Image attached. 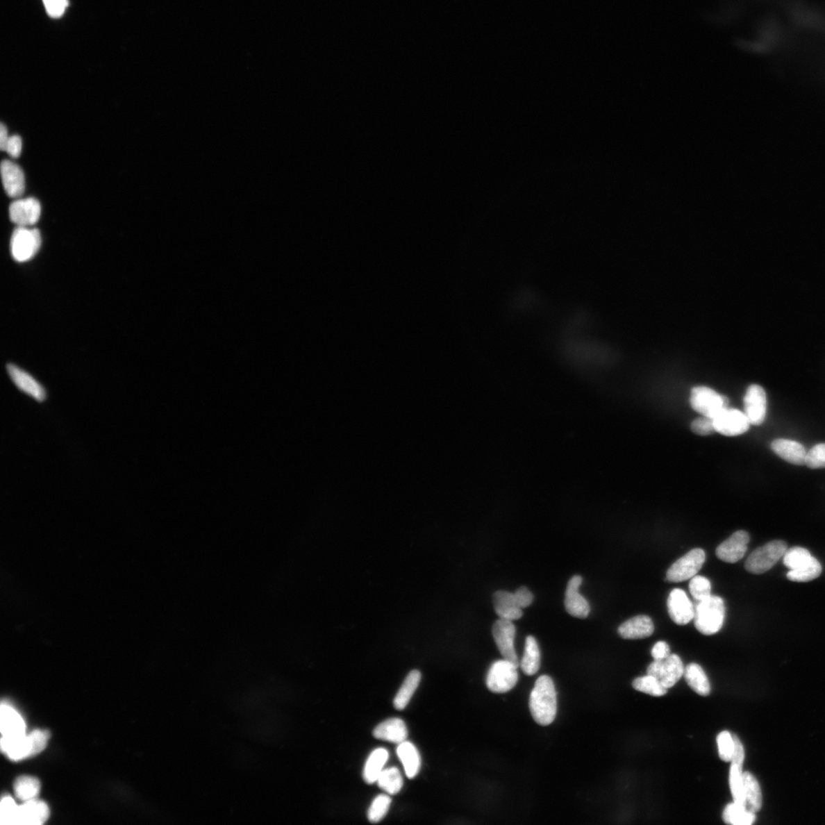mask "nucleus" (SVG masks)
<instances>
[{
  "instance_id": "79ce46f5",
  "label": "nucleus",
  "mask_w": 825,
  "mask_h": 825,
  "mask_svg": "<svg viewBox=\"0 0 825 825\" xmlns=\"http://www.w3.org/2000/svg\"><path fill=\"white\" fill-rule=\"evenodd\" d=\"M28 737L31 747V756H33L44 750L50 738V733L47 731L35 730L31 732Z\"/></svg>"
},
{
  "instance_id": "37998d69",
  "label": "nucleus",
  "mask_w": 825,
  "mask_h": 825,
  "mask_svg": "<svg viewBox=\"0 0 825 825\" xmlns=\"http://www.w3.org/2000/svg\"><path fill=\"white\" fill-rule=\"evenodd\" d=\"M806 465L813 469L825 468V443H820L807 452Z\"/></svg>"
},
{
  "instance_id": "aec40b11",
  "label": "nucleus",
  "mask_w": 825,
  "mask_h": 825,
  "mask_svg": "<svg viewBox=\"0 0 825 825\" xmlns=\"http://www.w3.org/2000/svg\"><path fill=\"white\" fill-rule=\"evenodd\" d=\"M374 738L394 744H401L406 741L408 731L405 722L400 718H390L377 726L373 731Z\"/></svg>"
},
{
  "instance_id": "b1692460",
  "label": "nucleus",
  "mask_w": 825,
  "mask_h": 825,
  "mask_svg": "<svg viewBox=\"0 0 825 825\" xmlns=\"http://www.w3.org/2000/svg\"><path fill=\"white\" fill-rule=\"evenodd\" d=\"M2 751L13 761H19L31 756V747L26 735L3 737L1 742Z\"/></svg>"
},
{
  "instance_id": "4be33fe9",
  "label": "nucleus",
  "mask_w": 825,
  "mask_h": 825,
  "mask_svg": "<svg viewBox=\"0 0 825 825\" xmlns=\"http://www.w3.org/2000/svg\"><path fill=\"white\" fill-rule=\"evenodd\" d=\"M774 452L786 462L793 465H806L807 452L801 443L785 439H778L772 442Z\"/></svg>"
},
{
  "instance_id": "2f4dec72",
  "label": "nucleus",
  "mask_w": 825,
  "mask_h": 825,
  "mask_svg": "<svg viewBox=\"0 0 825 825\" xmlns=\"http://www.w3.org/2000/svg\"><path fill=\"white\" fill-rule=\"evenodd\" d=\"M822 572V567L820 562L815 557H812L807 563L802 567L793 570H790L787 573V578L792 582L797 583H807L810 581L819 578Z\"/></svg>"
},
{
  "instance_id": "20e7f679",
  "label": "nucleus",
  "mask_w": 825,
  "mask_h": 825,
  "mask_svg": "<svg viewBox=\"0 0 825 825\" xmlns=\"http://www.w3.org/2000/svg\"><path fill=\"white\" fill-rule=\"evenodd\" d=\"M42 246V236L37 228L17 226L12 233L10 251L15 261L26 262L32 259Z\"/></svg>"
},
{
  "instance_id": "dca6fc26",
  "label": "nucleus",
  "mask_w": 825,
  "mask_h": 825,
  "mask_svg": "<svg viewBox=\"0 0 825 825\" xmlns=\"http://www.w3.org/2000/svg\"><path fill=\"white\" fill-rule=\"evenodd\" d=\"M582 583L583 578L579 576H573L569 580L565 591L564 603L565 610L570 615L584 619L590 613V606L578 592Z\"/></svg>"
},
{
  "instance_id": "1a4fd4ad",
  "label": "nucleus",
  "mask_w": 825,
  "mask_h": 825,
  "mask_svg": "<svg viewBox=\"0 0 825 825\" xmlns=\"http://www.w3.org/2000/svg\"><path fill=\"white\" fill-rule=\"evenodd\" d=\"M516 628L513 622L499 619L492 626V634L497 647L503 659L519 666L515 648Z\"/></svg>"
},
{
  "instance_id": "ea45409f",
  "label": "nucleus",
  "mask_w": 825,
  "mask_h": 825,
  "mask_svg": "<svg viewBox=\"0 0 825 825\" xmlns=\"http://www.w3.org/2000/svg\"><path fill=\"white\" fill-rule=\"evenodd\" d=\"M689 586L690 592L695 601L705 600L710 595L712 585H710V581L704 576H694L691 578Z\"/></svg>"
},
{
  "instance_id": "6e6552de",
  "label": "nucleus",
  "mask_w": 825,
  "mask_h": 825,
  "mask_svg": "<svg viewBox=\"0 0 825 825\" xmlns=\"http://www.w3.org/2000/svg\"><path fill=\"white\" fill-rule=\"evenodd\" d=\"M683 661L676 654H670L666 659L655 660L649 664L647 675L658 679L661 684L669 689L674 686L684 675Z\"/></svg>"
},
{
  "instance_id": "3c124183",
  "label": "nucleus",
  "mask_w": 825,
  "mask_h": 825,
  "mask_svg": "<svg viewBox=\"0 0 825 825\" xmlns=\"http://www.w3.org/2000/svg\"><path fill=\"white\" fill-rule=\"evenodd\" d=\"M9 138L10 136L9 134H8V129L2 122L1 125H0V149H1L2 151H4L6 144L8 140H9Z\"/></svg>"
},
{
  "instance_id": "c03bdc74",
  "label": "nucleus",
  "mask_w": 825,
  "mask_h": 825,
  "mask_svg": "<svg viewBox=\"0 0 825 825\" xmlns=\"http://www.w3.org/2000/svg\"><path fill=\"white\" fill-rule=\"evenodd\" d=\"M692 431L698 435H708L715 431L714 419L703 416L695 419L691 425Z\"/></svg>"
},
{
  "instance_id": "393cba45",
  "label": "nucleus",
  "mask_w": 825,
  "mask_h": 825,
  "mask_svg": "<svg viewBox=\"0 0 825 825\" xmlns=\"http://www.w3.org/2000/svg\"><path fill=\"white\" fill-rule=\"evenodd\" d=\"M397 754L403 764L407 776L409 778L417 776L422 768V758L417 747L409 741H404L397 747Z\"/></svg>"
},
{
  "instance_id": "0eeeda50",
  "label": "nucleus",
  "mask_w": 825,
  "mask_h": 825,
  "mask_svg": "<svg viewBox=\"0 0 825 825\" xmlns=\"http://www.w3.org/2000/svg\"><path fill=\"white\" fill-rule=\"evenodd\" d=\"M704 550L697 548L680 558L671 565L667 572V580L669 583H682L697 575L706 562Z\"/></svg>"
},
{
  "instance_id": "a18cd8bd",
  "label": "nucleus",
  "mask_w": 825,
  "mask_h": 825,
  "mask_svg": "<svg viewBox=\"0 0 825 825\" xmlns=\"http://www.w3.org/2000/svg\"><path fill=\"white\" fill-rule=\"evenodd\" d=\"M46 11L52 18L62 17L68 6V0H43Z\"/></svg>"
},
{
  "instance_id": "f8f14e48",
  "label": "nucleus",
  "mask_w": 825,
  "mask_h": 825,
  "mask_svg": "<svg viewBox=\"0 0 825 825\" xmlns=\"http://www.w3.org/2000/svg\"><path fill=\"white\" fill-rule=\"evenodd\" d=\"M744 414L751 424L759 426L765 419L767 414V394L758 385L749 386L744 399Z\"/></svg>"
},
{
  "instance_id": "8fccbe9b",
  "label": "nucleus",
  "mask_w": 825,
  "mask_h": 825,
  "mask_svg": "<svg viewBox=\"0 0 825 825\" xmlns=\"http://www.w3.org/2000/svg\"><path fill=\"white\" fill-rule=\"evenodd\" d=\"M651 654L655 660L666 659L671 654L669 646L666 642H657L652 649Z\"/></svg>"
},
{
  "instance_id": "4468645a",
  "label": "nucleus",
  "mask_w": 825,
  "mask_h": 825,
  "mask_svg": "<svg viewBox=\"0 0 825 825\" xmlns=\"http://www.w3.org/2000/svg\"><path fill=\"white\" fill-rule=\"evenodd\" d=\"M667 608L672 621L678 625H686L693 620L694 606L685 592L680 588L670 592Z\"/></svg>"
},
{
  "instance_id": "5701e85b",
  "label": "nucleus",
  "mask_w": 825,
  "mask_h": 825,
  "mask_svg": "<svg viewBox=\"0 0 825 825\" xmlns=\"http://www.w3.org/2000/svg\"><path fill=\"white\" fill-rule=\"evenodd\" d=\"M26 725L21 715L12 707L3 703L0 709V731L2 736L26 735Z\"/></svg>"
},
{
  "instance_id": "2eb2a0df",
  "label": "nucleus",
  "mask_w": 825,
  "mask_h": 825,
  "mask_svg": "<svg viewBox=\"0 0 825 825\" xmlns=\"http://www.w3.org/2000/svg\"><path fill=\"white\" fill-rule=\"evenodd\" d=\"M6 369L13 383L21 392L32 397L38 402H43L46 399V390L30 374L12 363L8 364Z\"/></svg>"
},
{
  "instance_id": "39448f33",
  "label": "nucleus",
  "mask_w": 825,
  "mask_h": 825,
  "mask_svg": "<svg viewBox=\"0 0 825 825\" xmlns=\"http://www.w3.org/2000/svg\"><path fill=\"white\" fill-rule=\"evenodd\" d=\"M516 665L506 659L494 662L489 669L486 685L494 693H506L514 689L518 682Z\"/></svg>"
},
{
  "instance_id": "473e14b6",
  "label": "nucleus",
  "mask_w": 825,
  "mask_h": 825,
  "mask_svg": "<svg viewBox=\"0 0 825 825\" xmlns=\"http://www.w3.org/2000/svg\"><path fill=\"white\" fill-rule=\"evenodd\" d=\"M40 790L41 784L40 781L33 776H20L15 781L14 784L15 796L23 801L36 799L40 792Z\"/></svg>"
},
{
  "instance_id": "c9c22d12",
  "label": "nucleus",
  "mask_w": 825,
  "mask_h": 825,
  "mask_svg": "<svg viewBox=\"0 0 825 825\" xmlns=\"http://www.w3.org/2000/svg\"><path fill=\"white\" fill-rule=\"evenodd\" d=\"M729 783L733 801L746 807L742 768L733 763L730 769Z\"/></svg>"
},
{
  "instance_id": "a19ab883",
  "label": "nucleus",
  "mask_w": 825,
  "mask_h": 825,
  "mask_svg": "<svg viewBox=\"0 0 825 825\" xmlns=\"http://www.w3.org/2000/svg\"><path fill=\"white\" fill-rule=\"evenodd\" d=\"M717 743L721 760L724 762L731 761L735 746L731 733L726 731L721 732L717 737Z\"/></svg>"
},
{
  "instance_id": "c85d7f7f",
  "label": "nucleus",
  "mask_w": 825,
  "mask_h": 825,
  "mask_svg": "<svg viewBox=\"0 0 825 825\" xmlns=\"http://www.w3.org/2000/svg\"><path fill=\"white\" fill-rule=\"evenodd\" d=\"M519 667L527 676L536 674L540 667V652L536 639L528 636L526 639L524 653Z\"/></svg>"
},
{
  "instance_id": "7ed1b4c3",
  "label": "nucleus",
  "mask_w": 825,
  "mask_h": 825,
  "mask_svg": "<svg viewBox=\"0 0 825 825\" xmlns=\"http://www.w3.org/2000/svg\"><path fill=\"white\" fill-rule=\"evenodd\" d=\"M788 546L783 540H774L756 549L749 556L745 562V569L753 574L765 573L782 559Z\"/></svg>"
},
{
  "instance_id": "72a5a7b5",
  "label": "nucleus",
  "mask_w": 825,
  "mask_h": 825,
  "mask_svg": "<svg viewBox=\"0 0 825 825\" xmlns=\"http://www.w3.org/2000/svg\"><path fill=\"white\" fill-rule=\"evenodd\" d=\"M377 783L380 788L389 794L399 793L403 785L402 775L397 767H390L382 770Z\"/></svg>"
},
{
  "instance_id": "9d476101",
  "label": "nucleus",
  "mask_w": 825,
  "mask_h": 825,
  "mask_svg": "<svg viewBox=\"0 0 825 825\" xmlns=\"http://www.w3.org/2000/svg\"><path fill=\"white\" fill-rule=\"evenodd\" d=\"M714 424L716 432L728 437H735L746 433L751 423L744 412L727 408L714 418Z\"/></svg>"
},
{
  "instance_id": "58836bf2",
  "label": "nucleus",
  "mask_w": 825,
  "mask_h": 825,
  "mask_svg": "<svg viewBox=\"0 0 825 825\" xmlns=\"http://www.w3.org/2000/svg\"><path fill=\"white\" fill-rule=\"evenodd\" d=\"M19 806L10 797H5L0 804V821L2 824L17 825Z\"/></svg>"
},
{
  "instance_id": "ddd939ff",
  "label": "nucleus",
  "mask_w": 825,
  "mask_h": 825,
  "mask_svg": "<svg viewBox=\"0 0 825 825\" xmlns=\"http://www.w3.org/2000/svg\"><path fill=\"white\" fill-rule=\"evenodd\" d=\"M749 542L750 535L747 531H738L717 547V557L725 562L736 563L743 559Z\"/></svg>"
},
{
  "instance_id": "6ab92c4d",
  "label": "nucleus",
  "mask_w": 825,
  "mask_h": 825,
  "mask_svg": "<svg viewBox=\"0 0 825 825\" xmlns=\"http://www.w3.org/2000/svg\"><path fill=\"white\" fill-rule=\"evenodd\" d=\"M654 631L652 619L647 615L633 617L624 622L618 628L620 636L625 640H638L651 637Z\"/></svg>"
},
{
  "instance_id": "a211bd4d",
  "label": "nucleus",
  "mask_w": 825,
  "mask_h": 825,
  "mask_svg": "<svg viewBox=\"0 0 825 825\" xmlns=\"http://www.w3.org/2000/svg\"><path fill=\"white\" fill-rule=\"evenodd\" d=\"M50 810L45 802L34 799L19 806L17 825H41L49 819Z\"/></svg>"
},
{
  "instance_id": "e433bc0d",
  "label": "nucleus",
  "mask_w": 825,
  "mask_h": 825,
  "mask_svg": "<svg viewBox=\"0 0 825 825\" xmlns=\"http://www.w3.org/2000/svg\"><path fill=\"white\" fill-rule=\"evenodd\" d=\"M812 556L807 549L796 547L786 550L783 564L790 570L797 569L807 563Z\"/></svg>"
},
{
  "instance_id": "f3484780",
  "label": "nucleus",
  "mask_w": 825,
  "mask_h": 825,
  "mask_svg": "<svg viewBox=\"0 0 825 825\" xmlns=\"http://www.w3.org/2000/svg\"><path fill=\"white\" fill-rule=\"evenodd\" d=\"M2 181L6 193L10 197L19 198L25 192V174L17 164L3 160L1 163Z\"/></svg>"
},
{
  "instance_id": "423d86ee",
  "label": "nucleus",
  "mask_w": 825,
  "mask_h": 825,
  "mask_svg": "<svg viewBox=\"0 0 825 825\" xmlns=\"http://www.w3.org/2000/svg\"><path fill=\"white\" fill-rule=\"evenodd\" d=\"M692 408L702 416L715 418L728 408V400L707 387H695L692 390Z\"/></svg>"
},
{
  "instance_id": "4c0bfd02",
  "label": "nucleus",
  "mask_w": 825,
  "mask_h": 825,
  "mask_svg": "<svg viewBox=\"0 0 825 825\" xmlns=\"http://www.w3.org/2000/svg\"><path fill=\"white\" fill-rule=\"evenodd\" d=\"M392 799L388 794H379L372 801L369 809L368 819L372 823H378L384 819L387 815Z\"/></svg>"
},
{
  "instance_id": "cd10ccee",
  "label": "nucleus",
  "mask_w": 825,
  "mask_h": 825,
  "mask_svg": "<svg viewBox=\"0 0 825 825\" xmlns=\"http://www.w3.org/2000/svg\"><path fill=\"white\" fill-rule=\"evenodd\" d=\"M420 680L422 674L419 671L412 670L410 672L394 699V706L397 710H401L407 707L419 685Z\"/></svg>"
},
{
  "instance_id": "c756f323",
  "label": "nucleus",
  "mask_w": 825,
  "mask_h": 825,
  "mask_svg": "<svg viewBox=\"0 0 825 825\" xmlns=\"http://www.w3.org/2000/svg\"><path fill=\"white\" fill-rule=\"evenodd\" d=\"M746 808L752 812L760 811L762 807V792L760 786L755 776L750 772L743 773Z\"/></svg>"
},
{
  "instance_id": "a878e982",
  "label": "nucleus",
  "mask_w": 825,
  "mask_h": 825,
  "mask_svg": "<svg viewBox=\"0 0 825 825\" xmlns=\"http://www.w3.org/2000/svg\"><path fill=\"white\" fill-rule=\"evenodd\" d=\"M685 681L691 689L701 695L708 697L710 692V685L706 672L697 663L688 665L684 671Z\"/></svg>"
},
{
  "instance_id": "7c9ffc66",
  "label": "nucleus",
  "mask_w": 825,
  "mask_h": 825,
  "mask_svg": "<svg viewBox=\"0 0 825 825\" xmlns=\"http://www.w3.org/2000/svg\"><path fill=\"white\" fill-rule=\"evenodd\" d=\"M722 819L725 824L733 825H750L756 820L755 813L749 811L746 807L736 803L728 804L725 807Z\"/></svg>"
},
{
  "instance_id": "f03ea898",
  "label": "nucleus",
  "mask_w": 825,
  "mask_h": 825,
  "mask_svg": "<svg viewBox=\"0 0 825 825\" xmlns=\"http://www.w3.org/2000/svg\"><path fill=\"white\" fill-rule=\"evenodd\" d=\"M725 611L724 601L719 596L710 594L697 601L693 618L695 628L704 635H713L722 628Z\"/></svg>"
},
{
  "instance_id": "49530a36",
  "label": "nucleus",
  "mask_w": 825,
  "mask_h": 825,
  "mask_svg": "<svg viewBox=\"0 0 825 825\" xmlns=\"http://www.w3.org/2000/svg\"><path fill=\"white\" fill-rule=\"evenodd\" d=\"M22 148V141L18 135L10 136L3 151H6L12 158H17L20 156Z\"/></svg>"
},
{
  "instance_id": "de8ad7c7",
  "label": "nucleus",
  "mask_w": 825,
  "mask_h": 825,
  "mask_svg": "<svg viewBox=\"0 0 825 825\" xmlns=\"http://www.w3.org/2000/svg\"><path fill=\"white\" fill-rule=\"evenodd\" d=\"M732 736L735 746H733V753L731 762L733 764H735V765L738 767L742 768L745 759L744 748L737 735H732Z\"/></svg>"
},
{
  "instance_id": "f257e3e1",
  "label": "nucleus",
  "mask_w": 825,
  "mask_h": 825,
  "mask_svg": "<svg viewBox=\"0 0 825 825\" xmlns=\"http://www.w3.org/2000/svg\"><path fill=\"white\" fill-rule=\"evenodd\" d=\"M553 679L541 676L531 693L529 706L535 722L541 726L551 724L557 714V697Z\"/></svg>"
},
{
  "instance_id": "f704fd0d",
  "label": "nucleus",
  "mask_w": 825,
  "mask_h": 825,
  "mask_svg": "<svg viewBox=\"0 0 825 825\" xmlns=\"http://www.w3.org/2000/svg\"><path fill=\"white\" fill-rule=\"evenodd\" d=\"M632 686L637 691L651 694L652 697H663V695L667 693L668 690L666 687H664L661 684L658 679L649 675L634 679Z\"/></svg>"
},
{
  "instance_id": "bb28decb",
  "label": "nucleus",
  "mask_w": 825,
  "mask_h": 825,
  "mask_svg": "<svg viewBox=\"0 0 825 825\" xmlns=\"http://www.w3.org/2000/svg\"><path fill=\"white\" fill-rule=\"evenodd\" d=\"M388 758V752L385 748H378L372 752L365 762L363 771V778L366 783L373 784L377 782Z\"/></svg>"
},
{
  "instance_id": "09e8293b",
  "label": "nucleus",
  "mask_w": 825,
  "mask_h": 825,
  "mask_svg": "<svg viewBox=\"0 0 825 825\" xmlns=\"http://www.w3.org/2000/svg\"><path fill=\"white\" fill-rule=\"evenodd\" d=\"M519 607L522 609L529 607L533 601V596L526 587H522L514 593Z\"/></svg>"
},
{
  "instance_id": "9b49d317",
  "label": "nucleus",
  "mask_w": 825,
  "mask_h": 825,
  "mask_svg": "<svg viewBox=\"0 0 825 825\" xmlns=\"http://www.w3.org/2000/svg\"><path fill=\"white\" fill-rule=\"evenodd\" d=\"M10 218L13 224L17 226H32L40 220L42 206L33 197L19 199L12 202L10 206Z\"/></svg>"
},
{
  "instance_id": "412c9836",
  "label": "nucleus",
  "mask_w": 825,
  "mask_h": 825,
  "mask_svg": "<svg viewBox=\"0 0 825 825\" xmlns=\"http://www.w3.org/2000/svg\"><path fill=\"white\" fill-rule=\"evenodd\" d=\"M493 603L496 614L504 620L516 621L523 615V609L519 606L514 593L497 592L493 596Z\"/></svg>"
}]
</instances>
